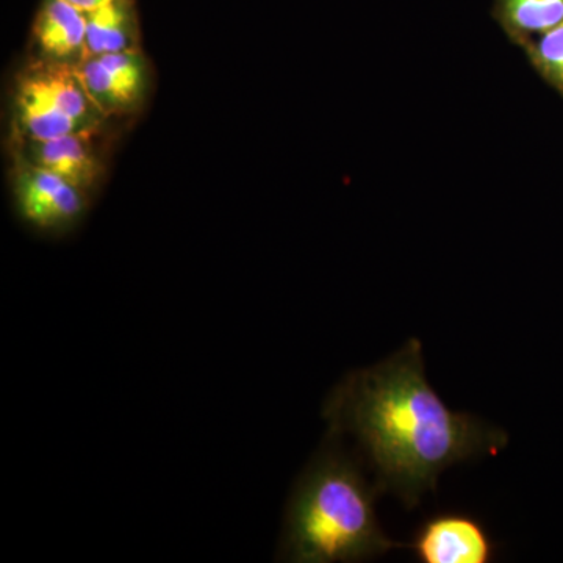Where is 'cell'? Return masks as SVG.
<instances>
[{
	"label": "cell",
	"mask_w": 563,
	"mask_h": 563,
	"mask_svg": "<svg viewBox=\"0 0 563 563\" xmlns=\"http://www.w3.org/2000/svg\"><path fill=\"white\" fill-rule=\"evenodd\" d=\"M322 418L328 433L357 444L379 496L391 493L407 509L435 490L444 470L509 443L503 429L443 402L426 379L417 339L377 365L347 373L325 398Z\"/></svg>",
	"instance_id": "1"
},
{
	"label": "cell",
	"mask_w": 563,
	"mask_h": 563,
	"mask_svg": "<svg viewBox=\"0 0 563 563\" xmlns=\"http://www.w3.org/2000/svg\"><path fill=\"white\" fill-rule=\"evenodd\" d=\"M377 496L361 459L328 433L292 487L276 561L363 562L404 547L380 528Z\"/></svg>",
	"instance_id": "2"
},
{
	"label": "cell",
	"mask_w": 563,
	"mask_h": 563,
	"mask_svg": "<svg viewBox=\"0 0 563 563\" xmlns=\"http://www.w3.org/2000/svg\"><path fill=\"white\" fill-rule=\"evenodd\" d=\"M107 120L76 66L29 58L14 79L10 141L101 132Z\"/></svg>",
	"instance_id": "3"
},
{
	"label": "cell",
	"mask_w": 563,
	"mask_h": 563,
	"mask_svg": "<svg viewBox=\"0 0 563 563\" xmlns=\"http://www.w3.org/2000/svg\"><path fill=\"white\" fill-rule=\"evenodd\" d=\"M11 192L18 217L46 235H62L76 228L90 203L87 192L18 157L11 168Z\"/></svg>",
	"instance_id": "4"
},
{
	"label": "cell",
	"mask_w": 563,
	"mask_h": 563,
	"mask_svg": "<svg viewBox=\"0 0 563 563\" xmlns=\"http://www.w3.org/2000/svg\"><path fill=\"white\" fill-rule=\"evenodd\" d=\"M77 70L107 118L133 113L150 92L151 65L143 49L87 57Z\"/></svg>",
	"instance_id": "5"
},
{
	"label": "cell",
	"mask_w": 563,
	"mask_h": 563,
	"mask_svg": "<svg viewBox=\"0 0 563 563\" xmlns=\"http://www.w3.org/2000/svg\"><path fill=\"white\" fill-rule=\"evenodd\" d=\"M409 547L422 563H488L496 550L485 526L462 512L428 518Z\"/></svg>",
	"instance_id": "6"
},
{
	"label": "cell",
	"mask_w": 563,
	"mask_h": 563,
	"mask_svg": "<svg viewBox=\"0 0 563 563\" xmlns=\"http://www.w3.org/2000/svg\"><path fill=\"white\" fill-rule=\"evenodd\" d=\"M99 132L77 133L51 140L10 141L11 157L44 169L90 195L103 173Z\"/></svg>",
	"instance_id": "7"
},
{
	"label": "cell",
	"mask_w": 563,
	"mask_h": 563,
	"mask_svg": "<svg viewBox=\"0 0 563 563\" xmlns=\"http://www.w3.org/2000/svg\"><path fill=\"white\" fill-rule=\"evenodd\" d=\"M31 60L80 66L87 58V20L68 0H43L32 29Z\"/></svg>",
	"instance_id": "8"
},
{
	"label": "cell",
	"mask_w": 563,
	"mask_h": 563,
	"mask_svg": "<svg viewBox=\"0 0 563 563\" xmlns=\"http://www.w3.org/2000/svg\"><path fill=\"white\" fill-rule=\"evenodd\" d=\"M87 57L141 49L133 0H110L85 13Z\"/></svg>",
	"instance_id": "9"
},
{
	"label": "cell",
	"mask_w": 563,
	"mask_h": 563,
	"mask_svg": "<svg viewBox=\"0 0 563 563\" xmlns=\"http://www.w3.org/2000/svg\"><path fill=\"white\" fill-rule=\"evenodd\" d=\"M493 18L510 43L523 46L563 22V0H495Z\"/></svg>",
	"instance_id": "10"
},
{
	"label": "cell",
	"mask_w": 563,
	"mask_h": 563,
	"mask_svg": "<svg viewBox=\"0 0 563 563\" xmlns=\"http://www.w3.org/2000/svg\"><path fill=\"white\" fill-rule=\"evenodd\" d=\"M532 69L563 98V22L521 46Z\"/></svg>",
	"instance_id": "11"
},
{
	"label": "cell",
	"mask_w": 563,
	"mask_h": 563,
	"mask_svg": "<svg viewBox=\"0 0 563 563\" xmlns=\"http://www.w3.org/2000/svg\"><path fill=\"white\" fill-rule=\"evenodd\" d=\"M70 5L76 7V9H79L80 11H84V13H87V11L98 9V7L103 5V3L110 2V0H68Z\"/></svg>",
	"instance_id": "12"
}]
</instances>
